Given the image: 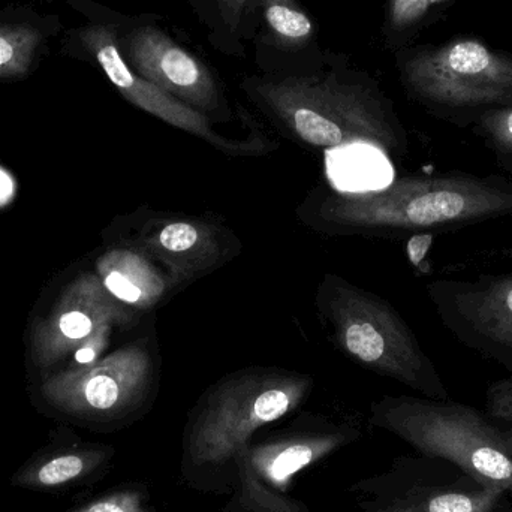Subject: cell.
Masks as SVG:
<instances>
[{
    "label": "cell",
    "instance_id": "obj_1",
    "mask_svg": "<svg viewBox=\"0 0 512 512\" xmlns=\"http://www.w3.org/2000/svg\"><path fill=\"white\" fill-rule=\"evenodd\" d=\"M298 218L327 236H417L453 233L512 215V180L448 171L403 177L378 191L340 192L319 186Z\"/></svg>",
    "mask_w": 512,
    "mask_h": 512
},
{
    "label": "cell",
    "instance_id": "obj_2",
    "mask_svg": "<svg viewBox=\"0 0 512 512\" xmlns=\"http://www.w3.org/2000/svg\"><path fill=\"white\" fill-rule=\"evenodd\" d=\"M240 89L279 131L304 146H369L390 158L408 152L405 126L378 81L337 54L328 53L309 74L249 75Z\"/></svg>",
    "mask_w": 512,
    "mask_h": 512
},
{
    "label": "cell",
    "instance_id": "obj_3",
    "mask_svg": "<svg viewBox=\"0 0 512 512\" xmlns=\"http://www.w3.org/2000/svg\"><path fill=\"white\" fill-rule=\"evenodd\" d=\"M315 307L331 342L346 357L427 399H450L441 373L393 304L327 273L316 288Z\"/></svg>",
    "mask_w": 512,
    "mask_h": 512
},
{
    "label": "cell",
    "instance_id": "obj_4",
    "mask_svg": "<svg viewBox=\"0 0 512 512\" xmlns=\"http://www.w3.org/2000/svg\"><path fill=\"white\" fill-rule=\"evenodd\" d=\"M406 95L436 119L472 128L487 111L512 107V54L471 36L394 53Z\"/></svg>",
    "mask_w": 512,
    "mask_h": 512
},
{
    "label": "cell",
    "instance_id": "obj_5",
    "mask_svg": "<svg viewBox=\"0 0 512 512\" xmlns=\"http://www.w3.org/2000/svg\"><path fill=\"white\" fill-rule=\"evenodd\" d=\"M312 388L309 375L277 367H246L219 379L201 397L189 424L192 462L216 466L236 459L256 430L291 414Z\"/></svg>",
    "mask_w": 512,
    "mask_h": 512
},
{
    "label": "cell",
    "instance_id": "obj_6",
    "mask_svg": "<svg viewBox=\"0 0 512 512\" xmlns=\"http://www.w3.org/2000/svg\"><path fill=\"white\" fill-rule=\"evenodd\" d=\"M372 423L426 456L454 463L481 486L512 493V459L502 447L501 429L477 409L450 400L387 396L373 403Z\"/></svg>",
    "mask_w": 512,
    "mask_h": 512
},
{
    "label": "cell",
    "instance_id": "obj_7",
    "mask_svg": "<svg viewBox=\"0 0 512 512\" xmlns=\"http://www.w3.org/2000/svg\"><path fill=\"white\" fill-rule=\"evenodd\" d=\"M69 5L86 15L89 23L66 33L63 50L74 59L98 66L117 92L144 113L180 131L206 141L227 156H259L274 150L261 132H252L245 141L230 140L213 129V123L170 93L135 74L123 59L119 47V26L111 9L89 0H68Z\"/></svg>",
    "mask_w": 512,
    "mask_h": 512
},
{
    "label": "cell",
    "instance_id": "obj_8",
    "mask_svg": "<svg viewBox=\"0 0 512 512\" xmlns=\"http://www.w3.org/2000/svg\"><path fill=\"white\" fill-rule=\"evenodd\" d=\"M158 375V348L137 340L87 366L66 367L44 379L39 394L53 411L81 423L119 420L149 397Z\"/></svg>",
    "mask_w": 512,
    "mask_h": 512
},
{
    "label": "cell",
    "instance_id": "obj_9",
    "mask_svg": "<svg viewBox=\"0 0 512 512\" xmlns=\"http://www.w3.org/2000/svg\"><path fill=\"white\" fill-rule=\"evenodd\" d=\"M119 47L129 68L215 123L233 120L218 75L203 59L176 41L152 17L129 18L114 11Z\"/></svg>",
    "mask_w": 512,
    "mask_h": 512
},
{
    "label": "cell",
    "instance_id": "obj_10",
    "mask_svg": "<svg viewBox=\"0 0 512 512\" xmlns=\"http://www.w3.org/2000/svg\"><path fill=\"white\" fill-rule=\"evenodd\" d=\"M427 295L439 321L460 345L512 375V271L433 280Z\"/></svg>",
    "mask_w": 512,
    "mask_h": 512
},
{
    "label": "cell",
    "instance_id": "obj_11",
    "mask_svg": "<svg viewBox=\"0 0 512 512\" xmlns=\"http://www.w3.org/2000/svg\"><path fill=\"white\" fill-rule=\"evenodd\" d=\"M164 268L177 289L233 261L243 251L239 237L203 216L146 212L131 245Z\"/></svg>",
    "mask_w": 512,
    "mask_h": 512
},
{
    "label": "cell",
    "instance_id": "obj_12",
    "mask_svg": "<svg viewBox=\"0 0 512 512\" xmlns=\"http://www.w3.org/2000/svg\"><path fill=\"white\" fill-rule=\"evenodd\" d=\"M137 310L110 294L96 274H80L63 289L47 316L33 328V366L48 370L104 327H128Z\"/></svg>",
    "mask_w": 512,
    "mask_h": 512
},
{
    "label": "cell",
    "instance_id": "obj_13",
    "mask_svg": "<svg viewBox=\"0 0 512 512\" xmlns=\"http://www.w3.org/2000/svg\"><path fill=\"white\" fill-rule=\"evenodd\" d=\"M255 62L262 74H309L328 51L319 48V27L298 0H259Z\"/></svg>",
    "mask_w": 512,
    "mask_h": 512
},
{
    "label": "cell",
    "instance_id": "obj_14",
    "mask_svg": "<svg viewBox=\"0 0 512 512\" xmlns=\"http://www.w3.org/2000/svg\"><path fill=\"white\" fill-rule=\"evenodd\" d=\"M113 454L111 448L98 445L53 444L33 454L9 483L27 492H65L104 469Z\"/></svg>",
    "mask_w": 512,
    "mask_h": 512
},
{
    "label": "cell",
    "instance_id": "obj_15",
    "mask_svg": "<svg viewBox=\"0 0 512 512\" xmlns=\"http://www.w3.org/2000/svg\"><path fill=\"white\" fill-rule=\"evenodd\" d=\"M96 276L113 297L137 312L153 309L177 291L161 265L134 246H119L96 262Z\"/></svg>",
    "mask_w": 512,
    "mask_h": 512
},
{
    "label": "cell",
    "instance_id": "obj_16",
    "mask_svg": "<svg viewBox=\"0 0 512 512\" xmlns=\"http://www.w3.org/2000/svg\"><path fill=\"white\" fill-rule=\"evenodd\" d=\"M59 15L39 14L36 9L6 8L0 11V80L18 81L38 68L50 41L59 35Z\"/></svg>",
    "mask_w": 512,
    "mask_h": 512
},
{
    "label": "cell",
    "instance_id": "obj_17",
    "mask_svg": "<svg viewBox=\"0 0 512 512\" xmlns=\"http://www.w3.org/2000/svg\"><path fill=\"white\" fill-rule=\"evenodd\" d=\"M343 442L342 433L298 436L243 448L236 459H242L265 486L283 493L292 477L333 453Z\"/></svg>",
    "mask_w": 512,
    "mask_h": 512
},
{
    "label": "cell",
    "instance_id": "obj_18",
    "mask_svg": "<svg viewBox=\"0 0 512 512\" xmlns=\"http://www.w3.org/2000/svg\"><path fill=\"white\" fill-rule=\"evenodd\" d=\"M207 26L213 47L230 57H246V42L258 29L259 0H189Z\"/></svg>",
    "mask_w": 512,
    "mask_h": 512
},
{
    "label": "cell",
    "instance_id": "obj_19",
    "mask_svg": "<svg viewBox=\"0 0 512 512\" xmlns=\"http://www.w3.org/2000/svg\"><path fill=\"white\" fill-rule=\"evenodd\" d=\"M454 0H387L385 3L384 36L385 48L396 53L408 47L421 30L435 23L442 12Z\"/></svg>",
    "mask_w": 512,
    "mask_h": 512
},
{
    "label": "cell",
    "instance_id": "obj_20",
    "mask_svg": "<svg viewBox=\"0 0 512 512\" xmlns=\"http://www.w3.org/2000/svg\"><path fill=\"white\" fill-rule=\"evenodd\" d=\"M504 493L499 486H481L475 492L424 490L376 512H493Z\"/></svg>",
    "mask_w": 512,
    "mask_h": 512
},
{
    "label": "cell",
    "instance_id": "obj_21",
    "mask_svg": "<svg viewBox=\"0 0 512 512\" xmlns=\"http://www.w3.org/2000/svg\"><path fill=\"white\" fill-rule=\"evenodd\" d=\"M471 131L493 153L499 167L512 174V107L487 111Z\"/></svg>",
    "mask_w": 512,
    "mask_h": 512
},
{
    "label": "cell",
    "instance_id": "obj_22",
    "mask_svg": "<svg viewBox=\"0 0 512 512\" xmlns=\"http://www.w3.org/2000/svg\"><path fill=\"white\" fill-rule=\"evenodd\" d=\"M236 460L239 465L240 502L243 507L254 512H306L303 505L265 486L242 459Z\"/></svg>",
    "mask_w": 512,
    "mask_h": 512
},
{
    "label": "cell",
    "instance_id": "obj_23",
    "mask_svg": "<svg viewBox=\"0 0 512 512\" xmlns=\"http://www.w3.org/2000/svg\"><path fill=\"white\" fill-rule=\"evenodd\" d=\"M68 512H149L140 490L123 489Z\"/></svg>",
    "mask_w": 512,
    "mask_h": 512
},
{
    "label": "cell",
    "instance_id": "obj_24",
    "mask_svg": "<svg viewBox=\"0 0 512 512\" xmlns=\"http://www.w3.org/2000/svg\"><path fill=\"white\" fill-rule=\"evenodd\" d=\"M486 409L489 417L512 421V375L489 385L486 393Z\"/></svg>",
    "mask_w": 512,
    "mask_h": 512
},
{
    "label": "cell",
    "instance_id": "obj_25",
    "mask_svg": "<svg viewBox=\"0 0 512 512\" xmlns=\"http://www.w3.org/2000/svg\"><path fill=\"white\" fill-rule=\"evenodd\" d=\"M113 327H104L96 331L93 336H90L86 342L81 343L80 346L71 352L74 358V364L69 367L87 366V364L95 363L101 358L102 352L110 345L111 331Z\"/></svg>",
    "mask_w": 512,
    "mask_h": 512
},
{
    "label": "cell",
    "instance_id": "obj_26",
    "mask_svg": "<svg viewBox=\"0 0 512 512\" xmlns=\"http://www.w3.org/2000/svg\"><path fill=\"white\" fill-rule=\"evenodd\" d=\"M501 442L502 447L512 459V427L511 429L501 430Z\"/></svg>",
    "mask_w": 512,
    "mask_h": 512
},
{
    "label": "cell",
    "instance_id": "obj_27",
    "mask_svg": "<svg viewBox=\"0 0 512 512\" xmlns=\"http://www.w3.org/2000/svg\"><path fill=\"white\" fill-rule=\"evenodd\" d=\"M508 258L512 261V248L508 249Z\"/></svg>",
    "mask_w": 512,
    "mask_h": 512
}]
</instances>
